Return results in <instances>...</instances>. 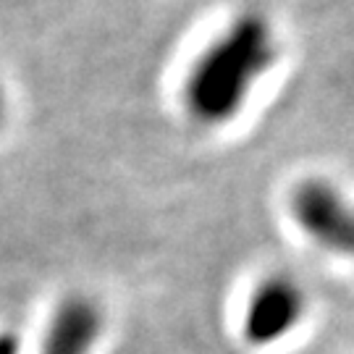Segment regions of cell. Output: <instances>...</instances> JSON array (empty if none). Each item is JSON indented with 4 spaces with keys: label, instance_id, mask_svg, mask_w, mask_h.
I'll return each mask as SVG.
<instances>
[{
    "label": "cell",
    "instance_id": "3957f363",
    "mask_svg": "<svg viewBox=\"0 0 354 354\" xmlns=\"http://www.w3.org/2000/svg\"><path fill=\"white\" fill-rule=\"evenodd\" d=\"M291 218L330 252L354 254V205L326 181H307L291 197Z\"/></svg>",
    "mask_w": 354,
    "mask_h": 354
},
{
    "label": "cell",
    "instance_id": "7a4b0ae2",
    "mask_svg": "<svg viewBox=\"0 0 354 354\" xmlns=\"http://www.w3.org/2000/svg\"><path fill=\"white\" fill-rule=\"evenodd\" d=\"M307 310L302 283L289 273H270L247 297L241 333L252 346H273L299 326Z\"/></svg>",
    "mask_w": 354,
    "mask_h": 354
},
{
    "label": "cell",
    "instance_id": "277c9868",
    "mask_svg": "<svg viewBox=\"0 0 354 354\" xmlns=\"http://www.w3.org/2000/svg\"><path fill=\"white\" fill-rule=\"evenodd\" d=\"M102 333V313L89 297L74 294L53 310L39 354H92Z\"/></svg>",
    "mask_w": 354,
    "mask_h": 354
},
{
    "label": "cell",
    "instance_id": "6da1fadb",
    "mask_svg": "<svg viewBox=\"0 0 354 354\" xmlns=\"http://www.w3.org/2000/svg\"><path fill=\"white\" fill-rule=\"evenodd\" d=\"M279 61V37L263 13H239L192 61L181 102L200 127H223L241 113L260 79Z\"/></svg>",
    "mask_w": 354,
    "mask_h": 354
},
{
    "label": "cell",
    "instance_id": "8992f818",
    "mask_svg": "<svg viewBox=\"0 0 354 354\" xmlns=\"http://www.w3.org/2000/svg\"><path fill=\"white\" fill-rule=\"evenodd\" d=\"M6 111H8V102H6V89H3V82H0V127L6 121Z\"/></svg>",
    "mask_w": 354,
    "mask_h": 354
},
{
    "label": "cell",
    "instance_id": "5b68a950",
    "mask_svg": "<svg viewBox=\"0 0 354 354\" xmlns=\"http://www.w3.org/2000/svg\"><path fill=\"white\" fill-rule=\"evenodd\" d=\"M0 354H19V339L13 333H0Z\"/></svg>",
    "mask_w": 354,
    "mask_h": 354
}]
</instances>
